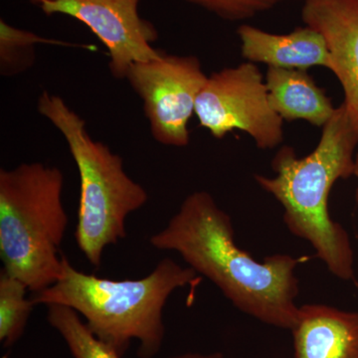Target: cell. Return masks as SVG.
Returning <instances> with one entry per match:
<instances>
[{
  "mask_svg": "<svg viewBox=\"0 0 358 358\" xmlns=\"http://www.w3.org/2000/svg\"><path fill=\"white\" fill-rule=\"evenodd\" d=\"M150 243L178 253L240 312L279 329L292 331L296 324L300 289L294 270L305 259L275 254L255 260L238 246L230 216L210 193L201 190L188 195Z\"/></svg>",
  "mask_w": 358,
  "mask_h": 358,
  "instance_id": "6da1fadb",
  "label": "cell"
},
{
  "mask_svg": "<svg viewBox=\"0 0 358 358\" xmlns=\"http://www.w3.org/2000/svg\"><path fill=\"white\" fill-rule=\"evenodd\" d=\"M357 145V129L341 103L310 155L298 157L286 145L273 159L274 178L255 176L257 183L282 204V218L292 234L310 243L315 257L345 281L355 277L353 251L348 232L331 217L329 199L338 179L355 176Z\"/></svg>",
  "mask_w": 358,
  "mask_h": 358,
  "instance_id": "7a4b0ae2",
  "label": "cell"
},
{
  "mask_svg": "<svg viewBox=\"0 0 358 358\" xmlns=\"http://www.w3.org/2000/svg\"><path fill=\"white\" fill-rule=\"evenodd\" d=\"M62 265L60 279L33 294V303L76 310L92 333L121 357L134 341L138 343V357H155L166 336L164 308L167 300L176 289L200 282V275L193 268L182 267L171 258L160 261L141 279L122 281L81 272L65 256Z\"/></svg>",
  "mask_w": 358,
  "mask_h": 358,
  "instance_id": "3957f363",
  "label": "cell"
},
{
  "mask_svg": "<svg viewBox=\"0 0 358 358\" xmlns=\"http://www.w3.org/2000/svg\"><path fill=\"white\" fill-rule=\"evenodd\" d=\"M64 174L41 162L0 169V258L7 274L36 294L62 275L60 247L69 217Z\"/></svg>",
  "mask_w": 358,
  "mask_h": 358,
  "instance_id": "277c9868",
  "label": "cell"
},
{
  "mask_svg": "<svg viewBox=\"0 0 358 358\" xmlns=\"http://www.w3.org/2000/svg\"><path fill=\"white\" fill-rule=\"evenodd\" d=\"M37 110L62 134L76 164L81 189L75 240L89 263L100 267L105 249L127 237V218L145 206L148 192L126 173L119 155L90 136L86 121L60 96L44 91Z\"/></svg>",
  "mask_w": 358,
  "mask_h": 358,
  "instance_id": "5b68a950",
  "label": "cell"
},
{
  "mask_svg": "<svg viewBox=\"0 0 358 358\" xmlns=\"http://www.w3.org/2000/svg\"><path fill=\"white\" fill-rule=\"evenodd\" d=\"M195 115L200 127L219 140L235 129L251 136L261 150L275 148L284 140V121L271 107L265 78L254 63L225 68L207 78Z\"/></svg>",
  "mask_w": 358,
  "mask_h": 358,
  "instance_id": "8992f818",
  "label": "cell"
},
{
  "mask_svg": "<svg viewBox=\"0 0 358 358\" xmlns=\"http://www.w3.org/2000/svg\"><path fill=\"white\" fill-rule=\"evenodd\" d=\"M207 78L193 55L162 52L157 58L129 67L126 80L143 101L155 141L166 147L189 145L188 124Z\"/></svg>",
  "mask_w": 358,
  "mask_h": 358,
  "instance_id": "52a82bcc",
  "label": "cell"
},
{
  "mask_svg": "<svg viewBox=\"0 0 358 358\" xmlns=\"http://www.w3.org/2000/svg\"><path fill=\"white\" fill-rule=\"evenodd\" d=\"M141 0H48L39 7L46 15L69 16L83 23L107 48L113 77L126 79L134 63L159 57L152 44L157 28L141 17Z\"/></svg>",
  "mask_w": 358,
  "mask_h": 358,
  "instance_id": "ba28073f",
  "label": "cell"
},
{
  "mask_svg": "<svg viewBox=\"0 0 358 358\" xmlns=\"http://www.w3.org/2000/svg\"><path fill=\"white\" fill-rule=\"evenodd\" d=\"M301 17L326 40L331 67L358 134V0H303Z\"/></svg>",
  "mask_w": 358,
  "mask_h": 358,
  "instance_id": "9c48e42d",
  "label": "cell"
},
{
  "mask_svg": "<svg viewBox=\"0 0 358 358\" xmlns=\"http://www.w3.org/2000/svg\"><path fill=\"white\" fill-rule=\"evenodd\" d=\"M242 57L248 62L268 67L307 70L324 67L329 70L331 56L326 40L312 27H298L288 34H274L242 24L237 29Z\"/></svg>",
  "mask_w": 358,
  "mask_h": 358,
  "instance_id": "30bf717a",
  "label": "cell"
},
{
  "mask_svg": "<svg viewBox=\"0 0 358 358\" xmlns=\"http://www.w3.org/2000/svg\"><path fill=\"white\" fill-rule=\"evenodd\" d=\"M296 358H358V313L310 303L292 329Z\"/></svg>",
  "mask_w": 358,
  "mask_h": 358,
  "instance_id": "8fae6325",
  "label": "cell"
},
{
  "mask_svg": "<svg viewBox=\"0 0 358 358\" xmlns=\"http://www.w3.org/2000/svg\"><path fill=\"white\" fill-rule=\"evenodd\" d=\"M265 82L271 107L282 121H305L324 128L336 112L326 91L307 70L268 67Z\"/></svg>",
  "mask_w": 358,
  "mask_h": 358,
  "instance_id": "7c38bea8",
  "label": "cell"
},
{
  "mask_svg": "<svg viewBox=\"0 0 358 358\" xmlns=\"http://www.w3.org/2000/svg\"><path fill=\"white\" fill-rule=\"evenodd\" d=\"M49 324L64 339L74 358H121L115 350L96 338L73 308L47 306Z\"/></svg>",
  "mask_w": 358,
  "mask_h": 358,
  "instance_id": "4fadbf2b",
  "label": "cell"
},
{
  "mask_svg": "<svg viewBox=\"0 0 358 358\" xmlns=\"http://www.w3.org/2000/svg\"><path fill=\"white\" fill-rule=\"evenodd\" d=\"M27 286L17 278L0 273V343L10 348L24 334L34 303L26 298Z\"/></svg>",
  "mask_w": 358,
  "mask_h": 358,
  "instance_id": "5bb4252c",
  "label": "cell"
},
{
  "mask_svg": "<svg viewBox=\"0 0 358 358\" xmlns=\"http://www.w3.org/2000/svg\"><path fill=\"white\" fill-rule=\"evenodd\" d=\"M64 44L65 42L40 36L29 30L21 29L0 20V74L15 77L23 74L36 62L39 44Z\"/></svg>",
  "mask_w": 358,
  "mask_h": 358,
  "instance_id": "9a60e30c",
  "label": "cell"
},
{
  "mask_svg": "<svg viewBox=\"0 0 358 358\" xmlns=\"http://www.w3.org/2000/svg\"><path fill=\"white\" fill-rule=\"evenodd\" d=\"M201 7L222 20H249L257 14L268 10L285 0H182Z\"/></svg>",
  "mask_w": 358,
  "mask_h": 358,
  "instance_id": "2e32d148",
  "label": "cell"
},
{
  "mask_svg": "<svg viewBox=\"0 0 358 358\" xmlns=\"http://www.w3.org/2000/svg\"><path fill=\"white\" fill-rule=\"evenodd\" d=\"M171 358H225L222 353L214 352L209 355H202V353H183V355H176V357Z\"/></svg>",
  "mask_w": 358,
  "mask_h": 358,
  "instance_id": "e0dca14e",
  "label": "cell"
},
{
  "mask_svg": "<svg viewBox=\"0 0 358 358\" xmlns=\"http://www.w3.org/2000/svg\"><path fill=\"white\" fill-rule=\"evenodd\" d=\"M355 176L358 178V155L357 159H355ZM357 200L358 202V188L357 190Z\"/></svg>",
  "mask_w": 358,
  "mask_h": 358,
  "instance_id": "ac0fdd59",
  "label": "cell"
},
{
  "mask_svg": "<svg viewBox=\"0 0 358 358\" xmlns=\"http://www.w3.org/2000/svg\"><path fill=\"white\" fill-rule=\"evenodd\" d=\"M30 1L33 2V3L37 4V6H40L42 2L48 1V0H30Z\"/></svg>",
  "mask_w": 358,
  "mask_h": 358,
  "instance_id": "d6986e66",
  "label": "cell"
}]
</instances>
